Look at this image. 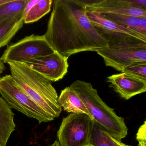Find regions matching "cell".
I'll list each match as a JSON object with an SVG mask.
<instances>
[{
  "instance_id": "3",
  "label": "cell",
  "mask_w": 146,
  "mask_h": 146,
  "mask_svg": "<svg viewBox=\"0 0 146 146\" xmlns=\"http://www.w3.org/2000/svg\"><path fill=\"white\" fill-rule=\"evenodd\" d=\"M70 87L83 102L94 122L102 130L118 141L127 136L128 128L124 119L103 101L91 84L77 80Z\"/></svg>"
},
{
  "instance_id": "1",
  "label": "cell",
  "mask_w": 146,
  "mask_h": 146,
  "mask_svg": "<svg viewBox=\"0 0 146 146\" xmlns=\"http://www.w3.org/2000/svg\"><path fill=\"white\" fill-rule=\"evenodd\" d=\"M86 1L54 0L44 35L54 51L69 58L108 46L86 15Z\"/></svg>"
},
{
  "instance_id": "7",
  "label": "cell",
  "mask_w": 146,
  "mask_h": 146,
  "mask_svg": "<svg viewBox=\"0 0 146 146\" xmlns=\"http://www.w3.org/2000/svg\"><path fill=\"white\" fill-rule=\"evenodd\" d=\"M54 52L43 35H32L8 46L0 59L4 63H23Z\"/></svg>"
},
{
  "instance_id": "5",
  "label": "cell",
  "mask_w": 146,
  "mask_h": 146,
  "mask_svg": "<svg viewBox=\"0 0 146 146\" xmlns=\"http://www.w3.org/2000/svg\"><path fill=\"white\" fill-rule=\"evenodd\" d=\"M86 15L108 46L146 43V36L136 31L118 25L98 13L87 11Z\"/></svg>"
},
{
  "instance_id": "17",
  "label": "cell",
  "mask_w": 146,
  "mask_h": 146,
  "mask_svg": "<svg viewBox=\"0 0 146 146\" xmlns=\"http://www.w3.org/2000/svg\"><path fill=\"white\" fill-rule=\"evenodd\" d=\"M52 2V0L37 1L34 6L26 11L24 23H31L40 20L50 11Z\"/></svg>"
},
{
  "instance_id": "18",
  "label": "cell",
  "mask_w": 146,
  "mask_h": 146,
  "mask_svg": "<svg viewBox=\"0 0 146 146\" xmlns=\"http://www.w3.org/2000/svg\"><path fill=\"white\" fill-rule=\"evenodd\" d=\"M90 144L94 146H114L111 136L94 122Z\"/></svg>"
},
{
  "instance_id": "20",
  "label": "cell",
  "mask_w": 146,
  "mask_h": 146,
  "mask_svg": "<svg viewBox=\"0 0 146 146\" xmlns=\"http://www.w3.org/2000/svg\"><path fill=\"white\" fill-rule=\"evenodd\" d=\"M136 139L138 141V146H146V122L139 127L136 134Z\"/></svg>"
},
{
  "instance_id": "21",
  "label": "cell",
  "mask_w": 146,
  "mask_h": 146,
  "mask_svg": "<svg viewBox=\"0 0 146 146\" xmlns=\"http://www.w3.org/2000/svg\"><path fill=\"white\" fill-rule=\"evenodd\" d=\"M111 139L113 142L114 146H131L130 145H127V144H125L121 142V141H118V140H116L115 138L112 137L111 136Z\"/></svg>"
},
{
  "instance_id": "12",
  "label": "cell",
  "mask_w": 146,
  "mask_h": 146,
  "mask_svg": "<svg viewBox=\"0 0 146 146\" xmlns=\"http://www.w3.org/2000/svg\"><path fill=\"white\" fill-rule=\"evenodd\" d=\"M14 113L7 102L0 96V146H6L15 131Z\"/></svg>"
},
{
  "instance_id": "14",
  "label": "cell",
  "mask_w": 146,
  "mask_h": 146,
  "mask_svg": "<svg viewBox=\"0 0 146 146\" xmlns=\"http://www.w3.org/2000/svg\"><path fill=\"white\" fill-rule=\"evenodd\" d=\"M26 13L8 18L0 24V48L8 45L23 28Z\"/></svg>"
},
{
  "instance_id": "15",
  "label": "cell",
  "mask_w": 146,
  "mask_h": 146,
  "mask_svg": "<svg viewBox=\"0 0 146 146\" xmlns=\"http://www.w3.org/2000/svg\"><path fill=\"white\" fill-rule=\"evenodd\" d=\"M100 15L109 21L146 36V30L143 29L141 26L142 17L115 14H103Z\"/></svg>"
},
{
  "instance_id": "11",
  "label": "cell",
  "mask_w": 146,
  "mask_h": 146,
  "mask_svg": "<svg viewBox=\"0 0 146 146\" xmlns=\"http://www.w3.org/2000/svg\"><path fill=\"white\" fill-rule=\"evenodd\" d=\"M113 90L121 98L128 100L146 91V81L125 73L114 74L107 78Z\"/></svg>"
},
{
  "instance_id": "6",
  "label": "cell",
  "mask_w": 146,
  "mask_h": 146,
  "mask_svg": "<svg viewBox=\"0 0 146 146\" xmlns=\"http://www.w3.org/2000/svg\"><path fill=\"white\" fill-rule=\"evenodd\" d=\"M94 121L85 114L71 113L63 118L57 132L60 146H86L90 144Z\"/></svg>"
},
{
  "instance_id": "23",
  "label": "cell",
  "mask_w": 146,
  "mask_h": 146,
  "mask_svg": "<svg viewBox=\"0 0 146 146\" xmlns=\"http://www.w3.org/2000/svg\"><path fill=\"white\" fill-rule=\"evenodd\" d=\"M11 0H0V6H1L2 5L10 2Z\"/></svg>"
},
{
  "instance_id": "9",
  "label": "cell",
  "mask_w": 146,
  "mask_h": 146,
  "mask_svg": "<svg viewBox=\"0 0 146 146\" xmlns=\"http://www.w3.org/2000/svg\"><path fill=\"white\" fill-rule=\"evenodd\" d=\"M87 11L146 17V0H98L86 1Z\"/></svg>"
},
{
  "instance_id": "8",
  "label": "cell",
  "mask_w": 146,
  "mask_h": 146,
  "mask_svg": "<svg viewBox=\"0 0 146 146\" xmlns=\"http://www.w3.org/2000/svg\"><path fill=\"white\" fill-rule=\"evenodd\" d=\"M96 52L103 58L106 66L122 72L132 63L146 61V43L108 46L98 49Z\"/></svg>"
},
{
  "instance_id": "24",
  "label": "cell",
  "mask_w": 146,
  "mask_h": 146,
  "mask_svg": "<svg viewBox=\"0 0 146 146\" xmlns=\"http://www.w3.org/2000/svg\"><path fill=\"white\" fill-rule=\"evenodd\" d=\"M50 146H60V145L58 141H55L52 145H50Z\"/></svg>"
},
{
  "instance_id": "16",
  "label": "cell",
  "mask_w": 146,
  "mask_h": 146,
  "mask_svg": "<svg viewBox=\"0 0 146 146\" xmlns=\"http://www.w3.org/2000/svg\"><path fill=\"white\" fill-rule=\"evenodd\" d=\"M29 0H11L0 6V24L8 18L26 12Z\"/></svg>"
},
{
  "instance_id": "19",
  "label": "cell",
  "mask_w": 146,
  "mask_h": 146,
  "mask_svg": "<svg viewBox=\"0 0 146 146\" xmlns=\"http://www.w3.org/2000/svg\"><path fill=\"white\" fill-rule=\"evenodd\" d=\"M121 72L146 81V61L132 63L125 67Z\"/></svg>"
},
{
  "instance_id": "2",
  "label": "cell",
  "mask_w": 146,
  "mask_h": 146,
  "mask_svg": "<svg viewBox=\"0 0 146 146\" xmlns=\"http://www.w3.org/2000/svg\"><path fill=\"white\" fill-rule=\"evenodd\" d=\"M8 64L18 86L52 120L58 117L62 108L52 82L23 63Z\"/></svg>"
},
{
  "instance_id": "13",
  "label": "cell",
  "mask_w": 146,
  "mask_h": 146,
  "mask_svg": "<svg viewBox=\"0 0 146 146\" xmlns=\"http://www.w3.org/2000/svg\"><path fill=\"white\" fill-rule=\"evenodd\" d=\"M58 101L61 108L68 113L87 114L91 117L83 102L70 86L61 90Z\"/></svg>"
},
{
  "instance_id": "4",
  "label": "cell",
  "mask_w": 146,
  "mask_h": 146,
  "mask_svg": "<svg viewBox=\"0 0 146 146\" xmlns=\"http://www.w3.org/2000/svg\"><path fill=\"white\" fill-rule=\"evenodd\" d=\"M0 94L11 108L36 119L40 123L52 120L18 86L11 75L0 77Z\"/></svg>"
},
{
  "instance_id": "10",
  "label": "cell",
  "mask_w": 146,
  "mask_h": 146,
  "mask_svg": "<svg viewBox=\"0 0 146 146\" xmlns=\"http://www.w3.org/2000/svg\"><path fill=\"white\" fill-rule=\"evenodd\" d=\"M68 58L58 52L30 59L23 64L40 73L52 82L61 80L68 72Z\"/></svg>"
},
{
  "instance_id": "22",
  "label": "cell",
  "mask_w": 146,
  "mask_h": 146,
  "mask_svg": "<svg viewBox=\"0 0 146 146\" xmlns=\"http://www.w3.org/2000/svg\"><path fill=\"white\" fill-rule=\"evenodd\" d=\"M6 67L4 65V63L1 61L0 59V77L1 74L4 72V71L5 70Z\"/></svg>"
},
{
  "instance_id": "25",
  "label": "cell",
  "mask_w": 146,
  "mask_h": 146,
  "mask_svg": "<svg viewBox=\"0 0 146 146\" xmlns=\"http://www.w3.org/2000/svg\"><path fill=\"white\" fill-rule=\"evenodd\" d=\"M86 146H94L93 145H91V144H89L88 145H87Z\"/></svg>"
}]
</instances>
